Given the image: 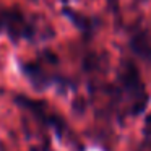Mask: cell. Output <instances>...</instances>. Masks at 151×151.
Wrapping results in <instances>:
<instances>
[{
    "label": "cell",
    "instance_id": "1",
    "mask_svg": "<svg viewBox=\"0 0 151 151\" xmlns=\"http://www.w3.org/2000/svg\"><path fill=\"white\" fill-rule=\"evenodd\" d=\"M132 47H133V50L141 57H148L151 54V47H150V44H148L146 37H145L143 34L137 36L133 41H132Z\"/></svg>",
    "mask_w": 151,
    "mask_h": 151
},
{
    "label": "cell",
    "instance_id": "2",
    "mask_svg": "<svg viewBox=\"0 0 151 151\" xmlns=\"http://www.w3.org/2000/svg\"><path fill=\"white\" fill-rule=\"evenodd\" d=\"M150 128H151V115L146 119V127H145V132H150Z\"/></svg>",
    "mask_w": 151,
    "mask_h": 151
}]
</instances>
